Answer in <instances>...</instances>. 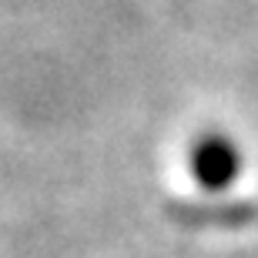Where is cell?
I'll use <instances>...</instances> for the list:
<instances>
[{
	"label": "cell",
	"instance_id": "1",
	"mask_svg": "<svg viewBox=\"0 0 258 258\" xmlns=\"http://www.w3.org/2000/svg\"><path fill=\"white\" fill-rule=\"evenodd\" d=\"M238 171V154L225 138L198 141L191 151V174L205 188H225Z\"/></svg>",
	"mask_w": 258,
	"mask_h": 258
}]
</instances>
